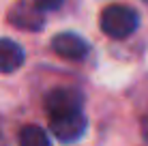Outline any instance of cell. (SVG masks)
Wrapping results in <instances>:
<instances>
[{
    "label": "cell",
    "mask_w": 148,
    "mask_h": 146,
    "mask_svg": "<svg viewBox=\"0 0 148 146\" xmlns=\"http://www.w3.org/2000/svg\"><path fill=\"white\" fill-rule=\"evenodd\" d=\"M101 30L112 39H127L140 26V17L131 7L112 4L101 13Z\"/></svg>",
    "instance_id": "cell-1"
},
{
    "label": "cell",
    "mask_w": 148,
    "mask_h": 146,
    "mask_svg": "<svg viewBox=\"0 0 148 146\" xmlns=\"http://www.w3.org/2000/svg\"><path fill=\"white\" fill-rule=\"evenodd\" d=\"M86 116L82 110L75 112H64V114H56L49 116V129H52L54 138L60 142H75L86 133Z\"/></svg>",
    "instance_id": "cell-2"
},
{
    "label": "cell",
    "mask_w": 148,
    "mask_h": 146,
    "mask_svg": "<svg viewBox=\"0 0 148 146\" xmlns=\"http://www.w3.org/2000/svg\"><path fill=\"white\" fill-rule=\"evenodd\" d=\"M9 24L19 30H28V32H37L43 28L45 24V15L43 9H39L32 0H19L13 4V9L7 15Z\"/></svg>",
    "instance_id": "cell-3"
},
{
    "label": "cell",
    "mask_w": 148,
    "mask_h": 146,
    "mask_svg": "<svg viewBox=\"0 0 148 146\" xmlns=\"http://www.w3.org/2000/svg\"><path fill=\"white\" fill-rule=\"evenodd\" d=\"M84 108V97L73 88H56L45 97V112L47 116L64 112H75V110Z\"/></svg>",
    "instance_id": "cell-4"
},
{
    "label": "cell",
    "mask_w": 148,
    "mask_h": 146,
    "mask_svg": "<svg viewBox=\"0 0 148 146\" xmlns=\"http://www.w3.org/2000/svg\"><path fill=\"white\" fill-rule=\"evenodd\" d=\"M52 49L69 60H82L88 54V43L75 32H60L52 39Z\"/></svg>",
    "instance_id": "cell-5"
},
{
    "label": "cell",
    "mask_w": 148,
    "mask_h": 146,
    "mask_svg": "<svg viewBox=\"0 0 148 146\" xmlns=\"http://www.w3.org/2000/svg\"><path fill=\"white\" fill-rule=\"evenodd\" d=\"M24 64V49L11 39H0V73H13Z\"/></svg>",
    "instance_id": "cell-6"
},
{
    "label": "cell",
    "mask_w": 148,
    "mask_h": 146,
    "mask_svg": "<svg viewBox=\"0 0 148 146\" xmlns=\"http://www.w3.org/2000/svg\"><path fill=\"white\" fill-rule=\"evenodd\" d=\"M19 142L24 146H47L49 135L39 127V125H26L19 133Z\"/></svg>",
    "instance_id": "cell-7"
},
{
    "label": "cell",
    "mask_w": 148,
    "mask_h": 146,
    "mask_svg": "<svg viewBox=\"0 0 148 146\" xmlns=\"http://www.w3.org/2000/svg\"><path fill=\"white\" fill-rule=\"evenodd\" d=\"M32 2L37 4L39 9H43V11H54V9H58L64 0H32Z\"/></svg>",
    "instance_id": "cell-8"
},
{
    "label": "cell",
    "mask_w": 148,
    "mask_h": 146,
    "mask_svg": "<svg viewBox=\"0 0 148 146\" xmlns=\"http://www.w3.org/2000/svg\"><path fill=\"white\" fill-rule=\"evenodd\" d=\"M142 135H144V140L148 142V114L142 118Z\"/></svg>",
    "instance_id": "cell-9"
}]
</instances>
